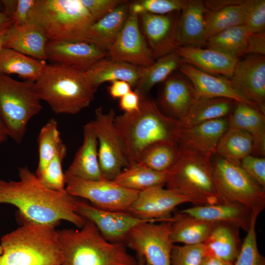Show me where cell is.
Wrapping results in <instances>:
<instances>
[{
    "mask_svg": "<svg viewBox=\"0 0 265 265\" xmlns=\"http://www.w3.org/2000/svg\"><path fill=\"white\" fill-rule=\"evenodd\" d=\"M238 227L227 223H216L203 243L207 256L234 264L242 243Z\"/></svg>",
    "mask_w": 265,
    "mask_h": 265,
    "instance_id": "obj_29",
    "label": "cell"
},
{
    "mask_svg": "<svg viewBox=\"0 0 265 265\" xmlns=\"http://www.w3.org/2000/svg\"><path fill=\"white\" fill-rule=\"evenodd\" d=\"M206 256L203 243L183 245L174 244L171 253V265H201Z\"/></svg>",
    "mask_w": 265,
    "mask_h": 265,
    "instance_id": "obj_44",
    "label": "cell"
},
{
    "mask_svg": "<svg viewBox=\"0 0 265 265\" xmlns=\"http://www.w3.org/2000/svg\"><path fill=\"white\" fill-rule=\"evenodd\" d=\"M250 33L244 25L231 27L207 39V48L239 59L246 54Z\"/></svg>",
    "mask_w": 265,
    "mask_h": 265,
    "instance_id": "obj_38",
    "label": "cell"
},
{
    "mask_svg": "<svg viewBox=\"0 0 265 265\" xmlns=\"http://www.w3.org/2000/svg\"><path fill=\"white\" fill-rule=\"evenodd\" d=\"M48 41L43 30L36 25L30 23L21 26L13 25L6 30L3 48L45 61L47 60L46 47Z\"/></svg>",
    "mask_w": 265,
    "mask_h": 265,
    "instance_id": "obj_24",
    "label": "cell"
},
{
    "mask_svg": "<svg viewBox=\"0 0 265 265\" xmlns=\"http://www.w3.org/2000/svg\"><path fill=\"white\" fill-rule=\"evenodd\" d=\"M140 97L135 91H130L120 98L119 106L124 113H131L138 110Z\"/></svg>",
    "mask_w": 265,
    "mask_h": 265,
    "instance_id": "obj_50",
    "label": "cell"
},
{
    "mask_svg": "<svg viewBox=\"0 0 265 265\" xmlns=\"http://www.w3.org/2000/svg\"><path fill=\"white\" fill-rule=\"evenodd\" d=\"M229 128L244 131L253 138L252 155H265V113L248 104L236 102L227 117Z\"/></svg>",
    "mask_w": 265,
    "mask_h": 265,
    "instance_id": "obj_25",
    "label": "cell"
},
{
    "mask_svg": "<svg viewBox=\"0 0 265 265\" xmlns=\"http://www.w3.org/2000/svg\"><path fill=\"white\" fill-rule=\"evenodd\" d=\"M54 226L25 221L1 238L0 265H61Z\"/></svg>",
    "mask_w": 265,
    "mask_h": 265,
    "instance_id": "obj_5",
    "label": "cell"
},
{
    "mask_svg": "<svg viewBox=\"0 0 265 265\" xmlns=\"http://www.w3.org/2000/svg\"><path fill=\"white\" fill-rule=\"evenodd\" d=\"M47 60L87 70L106 55L105 51L85 41H48L46 47Z\"/></svg>",
    "mask_w": 265,
    "mask_h": 265,
    "instance_id": "obj_19",
    "label": "cell"
},
{
    "mask_svg": "<svg viewBox=\"0 0 265 265\" xmlns=\"http://www.w3.org/2000/svg\"><path fill=\"white\" fill-rule=\"evenodd\" d=\"M240 166L260 186L265 189V158L250 155L242 159Z\"/></svg>",
    "mask_w": 265,
    "mask_h": 265,
    "instance_id": "obj_46",
    "label": "cell"
},
{
    "mask_svg": "<svg viewBox=\"0 0 265 265\" xmlns=\"http://www.w3.org/2000/svg\"><path fill=\"white\" fill-rule=\"evenodd\" d=\"M8 135L6 130L0 119V143L5 141L7 139Z\"/></svg>",
    "mask_w": 265,
    "mask_h": 265,
    "instance_id": "obj_54",
    "label": "cell"
},
{
    "mask_svg": "<svg viewBox=\"0 0 265 265\" xmlns=\"http://www.w3.org/2000/svg\"><path fill=\"white\" fill-rule=\"evenodd\" d=\"M34 82L0 74V119L7 134L20 143L29 121L42 108Z\"/></svg>",
    "mask_w": 265,
    "mask_h": 265,
    "instance_id": "obj_8",
    "label": "cell"
},
{
    "mask_svg": "<svg viewBox=\"0 0 265 265\" xmlns=\"http://www.w3.org/2000/svg\"><path fill=\"white\" fill-rule=\"evenodd\" d=\"M94 22L80 0H36L28 20L43 30L49 41H84Z\"/></svg>",
    "mask_w": 265,
    "mask_h": 265,
    "instance_id": "obj_6",
    "label": "cell"
},
{
    "mask_svg": "<svg viewBox=\"0 0 265 265\" xmlns=\"http://www.w3.org/2000/svg\"><path fill=\"white\" fill-rule=\"evenodd\" d=\"M189 199L170 188L158 186L140 191L127 211L133 216L153 222L172 221V212Z\"/></svg>",
    "mask_w": 265,
    "mask_h": 265,
    "instance_id": "obj_14",
    "label": "cell"
},
{
    "mask_svg": "<svg viewBox=\"0 0 265 265\" xmlns=\"http://www.w3.org/2000/svg\"><path fill=\"white\" fill-rule=\"evenodd\" d=\"M228 79L241 95L265 113V55L238 59Z\"/></svg>",
    "mask_w": 265,
    "mask_h": 265,
    "instance_id": "obj_16",
    "label": "cell"
},
{
    "mask_svg": "<svg viewBox=\"0 0 265 265\" xmlns=\"http://www.w3.org/2000/svg\"><path fill=\"white\" fill-rule=\"evenodd\" d=\"M228 128L227 117L208 121L191 127L181 126L176 142L182 148L212 157L216 153L219 140Z\"/></svg>",
    "mask_w": 265,
    "mask_h": 265,
    "instance_id": "obj_18",
    "label": "cell"
},
{
    "mask_svg": "<svg viewBox=\"0 0 265 265\" xmlns=\"http://www.w3.org/2000/svg\"><path fill=\"white\" fill-rule=\"evenodd\" d=\"M82 145L65 174L86 180H105L99 164L98 140L92 120L84 125Z\"/></svg>",
    "mask_w": 265,
    "mask_h": 265,
    "instance_id": "obj_21",
    "label": "cell"
},
{
    "mask_svg": "<svg viewBox=\"0 0 265 265\" xmlns=\"http://www.w3.org/2000/svg\"><path fill=\"white\" fill-rule=\"evenodd\" d=\"M6 30L7 29L0 31V50L3 48L4 38Z\"/></svg>",
    "mask_w": 265,
    "mask_h": 265,
    "instance_id": "obj_55",
    "label": "cell"
},
{
    "mask_svg": "<svg viewBox=\"0 0 265 265\" xmlns=\"http://www.w3.org/2000/svg\"><path fill=\"white\" fill-rule=\"evenodd\" d=\"M212 161L214 182L222 202L239 203L252 212L260 213L265 207V189L240 164L217 154Z\"/></svg>",
    "mask_w": 265,
    "mask_h": 265,
    "instance_id": "obj_9",
    "label": "cell"
},
{
    "mask_svg": "<svg viewBox=\"0 0 265 265\" xmlns=\"http://www.w3.org/2000/svg\"><path fill=\"white\" fill-rule=\"evenodd\" d=\"M76 212L92 221L101 235L112 242L124 243L129 233L134 227L144 222H153L135 217L127 212L100 209L80 198L77 203Z\"/></svg>",
    "mask_w": 265,
    "mask_h": 265,
    "instance_id": "obj_15",
    "label": "cell"
},
{
    "mask_svg": "<svg viewBox=\"0 0 265 265\" xmlns=\"http://www.w3.org/2000/svg\"><path fill=\"white\" fill-rule=\"evenodd\" d=\"M65 178V189L68 193L106 211L127 212L139 192L106 179L90 181L66 174Z\"/></svg>",
    "mask_w": 265,
    "mask_h": 265,
    "instance_id": "obj_11",
    "label": "cell"
},
{
    "mask_svg": "<svg viewBox=\"0 0 265 265\" xmlns=\"http://www.w3.org/2000/svg\"><path fill=\"white\" fill-rule=\"evenodd\" d=\"M131 85L123 80H114L110 82L107 87L110 96L113 99L121 98L132 90Z\"/></svg>",
    "mask_w": 265,
    "mask_h": 265,
    "instance_id": "obj_51",
    "label": "cell"
},
{
    "mask_svg": "<svg viewBox=\"0 0 265 265\" xmlns=\"http://www.w3.org/2000/svg\"><path fill=\"white\" fill-rule=\"evenodd\" d=\"M204 1L187 0L180 12L177 26V38L179 47L206 45Z\"/></svg>",
    "mask_w": 265,
    "mask_h": 265,
    "instance_id": "obj_27",
    "label": "cell"
},
{
    "mask_svg": "<svg viewBox=\"0 0 265 265\" xmlns=\"http://www.w3.org/2000/svg\"><path fill=\"white\" fill-rule=\"evenodd\" d=\"M57 232L61 265H138L124 243L106 240L89 220L80 228Z\"/></svg>",
    "mask_w": 265,
    "mask_h": 265,
    "instance_id": "obj_2",
    "label": "cell"
},
{
    "mask_svg": "<svg viewBox=\"0 0 265 265\" xmlns=\"http://www.w3.org/2000/svg\"><path fill=\"white\" fill-rule=\"evenodd\" d=\"M94 21L109 14L119 5L126 2L124 0H80Z\"/></svg>",
    "mask_w": 265,
    "mask_h": 265,
    "instance_id": "obj_47",
    "label": "cell"
},
{
    "mask_svg": "<svg viewBox=\"0 0 265 265\" xmlns=\"http://www.w3.org/2000/svg\"><path fill=\"white\" fill-rule=\"evenodd\" d=\"M85 70L51 63L34 82L41 101L46 102L56 114H75L88 107L95 93Z\"/></svg>",
    "mask_w": 265,
    "mask_h": 265,
    "instance_id": "obj_3",
    "label": "cell"
},
{
    "mask_svg": "<svg viewBox=\"0 0 265 265\" xmlns=\"http://www.w3.org/2000/svg\"><path fill=\"white\" fill-rule=\"evenodd\" d=\"M246 54H265V31L250 33Z\"/></svg>",
    "mask_w": 265,
    "mask_h": 265,
    "instance_id": "obj_49",
    "label": "cell"
},
{
    "mask_svg": "<svg viewBox=\"0 0 265 265\" xmlns=\"http://www.w3.org/2000/svg\"><path fill=\"white\" fill-rule=\"evenodd\" d=\"M180 212L209 221L230 223L246 232L250 228L253 215V212L243 205L228 202L195 206Z\"/></svg>",
    "mask_w": 265,
    "mask_h": 265,
    "instance_id": "obj_26",
    "label": "cell"
},
{
    "mask_svg": "<svg viewBox=\"0 0 265 265\" xmlns=\"http://www.w3.org/2000/svg\"><path fill=\"white\" fill-rule=\"evenodd\" d=\"M114 109L104 112L102 106L95 111L92 120L98 143V159L105 179L113 181L129 164L123 139L116 129Z\"/></svg>",
    "mask_w": 265,
    "mask_h": 265,
    "instance_id": "obj_10",
    "label": "cell"
},
{
    "mask_svg": "<svg viewBox=\"0 0 265 265\" xmlns=\"http://www.w3.org/2000/svg\"><path fill=\"white\" fill-rule=\"evenodd\" d=\"M253 148V138L250 134L228 128L219 140L215 154L240 165L242 159L252 154Z\"/></svg>",
    "mask_w": 265,
    "mask_h": 265,
    "instance_id": "obj_39",
    "label": "cell"
},
{
    "mask_svg": "<svg viewBox=\"0 0 265 265\" xmlns=\"http://www.w3.org/2000/svg\"><path fill=\"white\" fill-rule=\"evenodd\" d=\"M139 67L105 58L85 71L86 77L94 90L105 82L123 80L135 87L139 78Z\"/></svg>",
    "mask_w": 265,
    "mask_h": 265,
    "instance_id": "obj_32",
    "label": "cell"
},
{
    "mask_svg": "<svg viewBox=\"0 0 265 265\" xmlns=\"http://www.w3.org/2000/svg\"><path fill=\"white\" fill-rule=\"evenodd\" d=\"M18 175V181L0 179V204L17 207L25 221L56 227L66 220L83 226L85 219L76 212L79 198L46 187L27 166L19 167Z\"/></svg>",
    "mask_w": 265,
    "mask_h": 265,
    "instance_id": "obj_1",
    "label": "cell"
},
{
    "mask_svg": "<svg viewBox=\"0 0 265 265\" xmlns=\"http://www.w3.org/2000/svg\"><path fill=\"white\" fill-rule=\"evenodd\" d=\"M196 97L191 83L182 75H177L165 80L159 103L167 116L179 120L186 113Z\"/></svg>",
    "mask_w": 265,
    "mask_h": 265,
    "instance_id": "obj_28",
    "label": "cell"
},
{
    "mask_svg": "<svg viewBox=\"0 0 265 265\" xmlns=\"http://www.w3.org/2000/svg\"><path fill=\"white\" fill-rule=\"evenodd\" d=\"M66 154V146L62 141L53 158L41 174L37 177L40 183L46 187L56 191H66V178L62 163Z\"/></svg>",
    "mask_w": 265,
    "mask_h": 265,
    "instance_id": "obj_41",
    "label": "cell"
},
{
    "mask_svg": "<svg viewBox=\"0 0 265 265\" xmlns=\"http://www.w3.org/2000/svg\"><path fill=\"white\" fill-rule=\"evenodd\" d=\"M157 223L147 222L136 226L129 233L124 243L148 265H171L172 222Z\"/></svg>",
    "mask_w": 265,
    "mask_h": 265,
    "instance_id": "obj_12",
    "label": "cell"
},
{
    "mask_svg": "<svg viewBox=\"0 0 265 265\" xmlns=\"http://www.w3.org/2000/svg\"><path fill=\"white\" fill-rule=\"evenodd\" d=\"M138 261V265H148L143 258L141 256H136Z\"/></svg>",
    "mask_w": 265,
    "mask_h": 265,
    "instance_id": "obj_56",
    "label": "cell"
},
{
    "mask_svg": "<svg viewBox=\"0 0 265 265\" xmlns=\"http://www.w3.org/2000/svg\"><path fill=\"white\" fill-rule=\"evenodd\" d=\"M129 13L128 1L90 26L86 32L84 41L106 50L122 29Z\"/></svg>",
    "mask_w": 265,
    "mask_h": 265,
    "instance_id": "obj_30",
    "label": "cell"
},
{
    "mask_svg": "<svg viewBox=\"0 0 265 265\" xmlns=\"http://www.w3.org/2000/svg\"><path fill=\"white\" fill-rule=\"evenodd\" d=\"M184 61L174 51L158 58L148 67H139V78L135 91L140 98L147 94L156 84L165 80Z\"/></svg>",
    "mask_w": 265,
    "mask_h": 265,
    "instance_id": "obj_35",
    "label": "cell"
},
{
    "mask_svg": "<svg viewBox=\"0 0 265 265\" xmlns=\"http://www.w3.org/2000/svg\"><path fill=\"white\" fill-rule=\"evenodd\" d=\"M179 69L189 80L197 96L227 98L260 109L255 104L241 95L234 87L228 79L214 76L185 62L182 63Z\"/></svg>",
    "mask_w": 265,
    "mask_h": 265,
    "instance_id": "obj_20",
    "label": "cell"
},
{
    "mask_svg": "<svg viewBox=\"0 0 265 265\" xmlns=\"http://www.w3.org/2000/svg\"><path fill=\"white\" fill-rule=\"evenodd\" d=\"M126 188L140 192L166 185V173L153 170L137 162L132 163L113 180Z\"/></svg>",
    "mask_w": 265,
    "mask_h": 265,
    "instance_id": "obj_36",
    "label": "cell"
},
{
    "mask_svg": "<svg viewBox=\"0 0 265 265\" xmlns=\"http://www.w3.org/2000/svg\"><path fill=\"white\" fill-rule=\"evenodd\" d=\"M204 3L206 40L226 29L244 25L243 0H211Z\"/></svg>",
    "mask_w": 265,
    "mask_h": 265,
    "instance_id": "obj_23",
    "label": "cell"
},
{
    "mask_svg": "<svg viewBox=\"0 0 265 265\" xmlns=\"http://www.w3.org/2000/svg\"><path fill=\"white\" fill-rule=\"evenodd\" d=\"M61 141L57 121L49 119L41 129L37 137L38 162L35 173L37 177L53 158Z\"/></svg>",
    "mask_w": 265,
    "mask_h": 265,
    "instance_id": "obj_40",
    "label": "cell"
},
{
    "mask_svg": "<svg viewBox=\"0 0 265 265\" xmlns=\"http://www.w3.org/2000/svg\"><path fill=\"white\" fill-rule=\"evenodd\" d=\"M4 12V8L1 0H0V12Z\"/></svg>",
    "mask_w": 265,
    "mask_h": 265,
    "instance_id": "obj_57",
    "label": "cell"
},
{
    "mask_svg": "<svg viewBox=\"0 0 265 265\" xmlns=\"http://www.w3.org/2000/svg\"><path fill=\"white\" fill-rule=\"evenodd\" d=\"M179 13L157 15L144 12L138 15L154 59L179 48L177 31Z\"/></svg>",
    "mask_w": 265,
    "mask_h": 265,
    "instance_id": "obj_17",
    "label": "cell"
},
{
    "mask_svg": "<svg viewBox=\"0 0 265 265\" xmlns=\"http://www.w3.org/2000/svg\"><path fill=\"white\" fill-rule=\"evenodd\" d=\"M244 25L250 33L265 30V0H243Z\"/></svg>",
    "mask_w": 265,
    "mask_h": 265,
    "instance_id": "obj_45",
    "label": "cell"
},
{
    "mask_svg": "<svg viewBox=\"0 0 265 265\" xmlns=\"http://www.w3.org/2000/svg\"><path fill=\"white\" fill-rule=\"evenodd\" d=\"M184 62L210 74H217L229 79L239 59L211 49L198 46H183L174 51Z\"/></svg>",
    "mask_w": 265,
    "mask_h": 265,
    "instance_id": "obj_22",
    "label": "cell"
},
{
    "mask_svg": "<svg viewBox=\"0 0 265 265\" xmlns=\"http://www.w3.org/2000/svg\"><path fill=\"white\" fill-rule=\"evenodd\" d=\"M114 123L124 143L129 162H137L141 151L157 141L176 143L181 127L177 119L167 116L155 102L140 98L138 110L116 116Z\"/></svg>",
    "mask_w": 265,
    "mask_h": 265,
    "instance_id": "obj_4",
    "label": "cell"
},
{
    "mask_svg": "<svg viewBox=\"0 0 265 265\" xmlns=\"http://www.w3.org/2000/svg\"><path fill=\"white\" fill-rule=\"evenodd\" d=\"M212 159L181 147L177 161L166 172V188L186 196L195 206L223 202L214 182Z\"/></svg>",
    "mask_w": 265,
    "mask_h": 265,
    "instance_id": "obj_7",
    "label": "cell"
},
{
    "mask_svg": "<svg viewBox=\"0 0 265 265\" xmlns=\"http://www.w3.org/2000/svg\"><path fill=\"white\" fill-rule=\"evenodd\" d=\"M170 238L173 244L203 243L216 222L207 221L178 212L173 216Z\"/></svg>",
    "mask_w": 265,
    "mask_h": 265,
    "instance_id": "obj_33",
    "label": "cell"
},
{
    "mask_svg": "<svg viewBox=\"0 0 265 265\" xmlns=\"http://www.w3.org/2000/svg\"><path fill=\"white\" fill-rule=\"evenodd\" d=\"M201 265H234V264L226 262L212 257L206 256Z\"/></svg>",
    "mask_w": 265,
    "mask_h": 265,
    "instance_id": "obj_53",
    "label": "cell"
},
{
    "mask_svg": "<svg viewBox=\"0 0 265 265\" xmlns=\"http://www.w3.org/2000/svg\"><path fill=\"white\" fill-rule=\"evenodd\" d=\"M236 102L224 98L197 96L178 121L181 126H193L208 121L227 117Z\"/></svg>",
    "mask_w": 265,
    "mask_h": 265,
    "instance_id": "obj_31",
    "label": "cell"
},
{
    "mask_svg": "<svg viewBox=\"0 0 265 265\" xmlns=\"http://www.w3.org/2000/svg\"><path fill=\"white\" fill-rule=\"evenodd\" d=\"M36 0H17L11 16L13 25L21 26L28 23L30 12Z\"/></svg>",
    "mask_w": 265,
    "mask_h": 265,
    "instance_id": "obj_48",
    "label": "cell"
},
{
    "mask_svg": "<svg viewBox=\"0 0 265 265\" xmlns=\"http://www.w3.org/2000/svg\"><path fill=\"white\" fill-rule=\"evenodd\" d=\"M180 152L181 147L174 141H157L141 151L137 162L155 171L166 172L177 161Z\"/></svg>",
    "mask_w": 265,
    "mask_h": 265,
    "instance_id": "obj_37",
    "label": "cell"
},
{
    "mask_svg": "<svg viewBox=\"0 0 265 265\" xmlns=\"http://www.w3.org/2000/svg\"><path fill=\"white\" fill-rule=\"evenodd\" d=\"M47 63L22 54L14 50L2 48L0 50V74H16L24 80L35 82Z\"/></svg>",
    "mask_w": 265,
    "mask_h": 265,
    "instance_id": "obj_34",
    "label": "cell"
},
{
    "mask_svg": "<svg viewBox=\"0 0 265 265\" xmlns=\"http://www.w3.org/2000/svg\"><path fill=\"white\" fill-rule=\"evenodd\" d=\"M187 0H141L129 2V9L138 15L144 12L167 15L181 12Z\"/></svg>",
    "mask_w": 265,
    "mask_h": 265,
    "instance_id": "obj_43",
    "label": "cell"
},
{
    "mask_svg": "<svg viewBox=\"0 0 265 265\" xmlns=\"http://www.w3.org/2000/svg\"><path fill=\"white\" fill-rule=\"evenodd\" d=\"M13 24L12 18L5 12H0V31L7 29Z\"/></svg>",
    "mask_w": 265,
    "mask_h": 265,
    "instance_id": "obj_52",
    "label": "cell"
},
{
    "mask_svg": "<svg viewBox=\"0 0 265 265\" xmlns=\"http://www.w3.org/2000/svg\"><path fill=\"white\" fill-rule=\"evenodd\" d=\"M106 50L112 60L138 67H148L155 62L151 52L140 31L138 15L130 9L122 29Z\"/></svg>",
    "mask_w": 265,
    "mask_h": 265,
    "instance_id": "obj_13",
    "label": "cell"
},
{
    "mask_svg": "<svg viewBox=\"0 0 265 265\" xmlns=\"http://www.w3.org/2000/svg\"><path fill=\"white\" fill-rule=\"evenodd\" d=\"M2 248L1 245L0 244V256L2 254Z\"/></svg>",
    "mask_w": 265,
    "mask_h": 265,
    "instance_id": "obj_58",
    "label": "cell"
},
{
    "mask_svg": "<svg viewBox=\"0 0 265 265\" xmlns=\"http://www.w3.org/2000/svg\"><path fill=\"white\" fill-rule=\"evenodd\" d=\"M259 214L253 212L250 228L234 265H265V257L259 252L257 246L256 224Z\"/></svg>",
    "mask_w": 265,
    "mask_h": 265,
    "instance_id": "obj_42",
    "label": "cell"
}]
</instances>
